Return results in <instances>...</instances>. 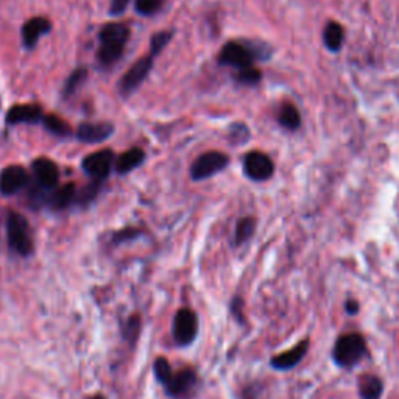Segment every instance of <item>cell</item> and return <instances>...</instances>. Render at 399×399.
<instances>
[{
	"label": "cell",
	"mask_w": 399,
	"mask_h": 399,
	"mask_svg": "<svg viewBox=\"0 0 399 399\" xmlns=\"http://www.w3.org/2000/svg\"><path fill=\"white\" fill-rule=\"evenodd\" d=\"M153 373H155V378L163 385L167 382V380L171 378V374H174V371H171V366L169 364V360L164 359V358H158L155 360V364H153Z\"/></svg>",
	"instance_id": "83f0119b"
},
{
	"label": "cell",
	"mask_w": 399,
	"mask_h": 399,
	"mask_svg": "<svg viewBox=\"0 0 399 399\" xmlns=\"http://www.w3.org/2000/svg\"><path fill=\"white\" fill-rule=\"evenodd\" d=\"M98 39H100L98 61L105 67L113 66L124 55L127 42L130 39V28L124 24L109 22L102 27L100 33H98Z\"/></svg>",
	"instance_id": "6da1fadb"
},
{
	"label": "cell",
	"mask_w": 399,
	"mask_h": 399,
	"mask_svg": "<svg viewBox=\"0 0 399 399\" xmlns=\"http://www.w3.org/2000/svg\"><path fill=\"white\" fill-rule=\"evenodd\" d=\"M52 30V24L47 17H33L28 19L22 27V42L27 48H33L41 36L47 35Z\"/></svg>",
	"instance_id": "9a60e30c"
},
{
	"label": "cell",
	"mask_w": 399,
	"mask_h": 399,
	"mask_svg": "<svg viewBox=\"0 0 399 399\" xmlns=\"http://www.w3.org/2000/svg\"><path fill=\"white\" fill-rule=\"evenodd\" d=\"M262 78V73L259 69H256V67H248V69H242V71H237V75L236 80L241 84H247V86H256L257 83L261 82Z\"/></svg>",
	"instance_id": "f1b7e54d"
},
{
	"label": "cell",
	"mask_w": 399,
	"mask_h": 399,
	"mask_svg": "<svg viewBox=\"0 0 399 399\" xmlns=\"http://www.w3.org/2000/svg\"><path fill=\"white\" fill-rule=\"evenodd\" d=\"M42 124H44V127L47 128L48 131L58 138H69L71 133H72L71 125L67 124L64 119H61L59 115L47 114V115H44V120H42Z\"/></svg>",
	"instance_id": "44dd1931"
},
{
	"label": "cell",
	"mask_w": 399,
	"mask_h": 399,
	"mask_svg": "<svg viewBox=\"0 0 399 399\" xmlns=\"http://www.w3.org/2000/svg\"><path fill=\"white\" fill-rule=\"evenodd\" d=\"M266 58L261 48L250 44V42H239L230 41L223 46L219 55V63L222 66L232 67V69L242 71L248 69V67L254 66V61L257 58Z\"/></svg>",
	"instance_id": "3957f363"
},
{
	"label": "cell",
	"mask_w": 399,
	"mask_h": 399,
	"mask_svg": "<svg viewBox=\"0 0 399 399\" xmlns=\"http://www.w3.org/2000/svg\"><path fill=\"white\" fill-rule=\"evenodd\" d=\"M230 164V158L222 151H207L195 159V163L190 167V178L194 181H201L206 178H211L219 171L225 170Z\"/></svg>",
	"instance_id": "8992f818"
},
{
	"label": "cell",
	"mask_w": 399,
	"mask_h": 399,
	"mask_svg": "<svg viewBox=\"0 0 399 399\" xmlns=\"http://www.w3.org/2000/svg\"><path fill=\"white\" fill-rule=\"evenodd\" d=\"M231 139H232V142H236L237 145L239 144H243L245 140H247L250 138V133H248V128L245 127V125H232L231 127Z\"/></svg>",
	"instance_id": "f546056e"
},
{
	"label": "cell",
	"mask_w": 399,
	"mask_h": 399,
	"mask_svg": "<svg viewBox=\"0 0 399 399\" xmlns=\"http://www.w3.org/2000/svg\"><path fill=\"white\" fill-rule=\"evenodd\" d=\"M171 38H174V32H170V30H164V32L153 35L150 41V55L158 57V55L169 46Z\"/></svg>",
	"instance_id": "d4e9b609"
},
{
	"label": "cell",
	"mask_w": 399,
	"mask_h": 399,
	"mask_svg": "<svg viewBox=\"0 0 399 399\" xmlns=\"http://www.w3.org/2000/svg\"><path fill=\"white\" fill-rule=\"evenodd\" d=\"M196 384H198V378H196L195 371L190 368H184V370L171 374V378L164 384V387L169 396L183 398L194 391Z\"/></svg>",
	"instance_id": "7c38bea8"
},
{
	"label": "cell",
	"mask_w": 399,
	"mask_h": 399,
	"mask_svg": "<svg viewBox=\"0 0 399 399\" xmlns=\"http://www.w3.org/2000/svg\"><path fill=\"white\" fill-rule=\"evenodd\" d=\"M113 164L114 151L109 149H103L86 156L82 163V167L84 174L91 176L92 181L103 183L109 176V174H111Z\"/></svg>",
	"instance_id": "ba28073f"
},
{
	"label": "cell",
	"mask_w": 399,
	"mask_h": 399,
	"mask_svg": "<svg viewBox=\"0 0 399 399\" xmlns=\"http://www.w3.org/2000/svg\"><path fill=\"white\" fill-rule=\"evenodd\" d=\"M171 334H174L176 345H192L196 334H198V315L187 308L178 310L174 318V324H171Z\"/></svg>",
	"instance_id": "5b68a950"
},
{
	"label": "cell",
	"mask_w": 399,
	"mask_h": 399,
	"mask_svg": "<svg viewBox=\"0 0 399 399\" xmlns=\"http://www.w3.org/2000/svg\"><path fill=\"white\" fill-rule=\"evenodd\" d=\"M30 186V175L22 165H8L0 171V194L11 196Z\"/></svg>",
	"instance_id": "30bf717a"
},
{
	"label": "cell",
	"mask_w": 399,
	"mask_h": 399,
	"mask_svg": "<svg viewBox=\"0 0 399 399\" xmlns=\"http://www.w3.org/2000/svg\"><path fill=\"white\" fill-rule=\"evenodd\" d=\"M92 399H106L105 396H102V395H97V396H94Z\"/></svg>",
	"instance_id": "e575fe53"
},
{
	"label": "cell",
	"mask_w": 399,
	"mask_h": 399,
	"mask_svg": "<svg viewBox=\"0 0 399 399\" xmlns=\"http://www.w3.org/2000/svg\"><path fill=\"white\" fill-rule=\"evenodd\" d=\"M86 77H88V69H84V67H78L77 71H73L64 84V89H63L64 97L72 95L73 92L77 91L78 86L84 82Z\"/></svg>",
	"instance_id": "484cf974"
},
{
	"label": "cell",
	"mask_w": 399,
	"mask_h": 399,
	"mask_svg": "<svg viewBox=\"0 0 399 399\" xmlns=\"http://www.w3.org/2000/svg\"><path fill=\"white\" fill-rule=\"evenodd\" d=\"M144 161H145L144 150L134 147V149L127 150L118 158V161H115V171H118L119 175H127L136 167H139Z\"/></svg>",
	"instance_id": "ac0fdd59"
},
{
	"label": "cell",
	"mask_w": 399,
	"mask_h": 399,
	"mask_svg": "<svg viewBox=\"0 0 399 399\" xmlns=\"http://www.w3.org/2000/svg\"><path fill=\"white\" fill-rule=\"evenodd\" d=\"M128 5H130V0H111V5H109V15L111 16L124 15Z\"/></svg>",
	"instance_id": "d6a6232c"
},
{
	"label": "cell",
	"mask_w": 399,
	"mask_h": 399,
	"mask_svg": "<svg viewBox=\"0 0 399 399\" xmlns=\"http://www.w3.org/2000/svg\"><path fill=\"white\" fill-rule=\"evenodd\" d=\"M279 124L287 128V130H297V128L301 125V115H299L298 113V109L295 108L293 105H290V103H287V105H284L281 108V111H279Z\"/></svg>",
	"instance_id": "7402d4cb"
},
{
	"label": "cell",
	"mask_w": 399,
	"mask_h": 399,
	"mask_svg": "<svg viewBox=\"0 0 399 399\" xmlns=\"http://www.w3.org/2000/svg\"><path fill=\"white\" fill-rule=\"evenodd\" d=\"M44 120V111L39 105H15L8 109L7 124H39Z\"/></svg>",
	"instance_id": "5bb4252c"
},
{
	"label": "cell",
	"mask_w": 399,
	"mask_h": 399,
	"mask_svg": "<svg viewBox=\"0 0 399 399\" xmlns=\"http://www.w3.org/2000/svg\"><path fill=\"white\" fill-rule=\"evenodd\" d=\"M153 63H155V57L153 55H145V57L139 58L130 69L127 71L124 77L120 78L119 83V92L124 97L131 95L140 84L145 82V78L149 77V73L153 69Z\"/></svg>",
	"instance_id": "52a82bcc"
},
{
	"label": "cell",
	"mask_w": 399,
	"mask_h": 399,
	"mask_svg": "<svg viewBox=\"0 0 399 399\" xmlns=\"http://www.w3.org/2000/svg\"><path fill=\"white\" fill-rule=\"evenodd\" d=\"M345 39L343 27L337 22H329L323 32V41L331 52H339Z\"/></svg>",
	"instance_id": "ffe728a7"
},
{
	"label": "cell",
	"mask_w": 399,
	"mask_h": 399,
	"mask_svg": "<svg viewBox=\"0 0 399 399\" xmlns=\"http://www.w3.org/2000/svg\"><path fill=\"white\" fill-rule=\"evenodd\" d=\"M139 329H140L139 317H131L130 320H128V323H127L124 334H125L127 339H136L138 334H139Z\"/></svg>",
	"instance_id": "1f68e13d"
},
{
	"label": "cell",
	"mask_w": 399,
	"mask_h": 399,
	"mask_svg": "<svg viewBox=\"0 0 399 399\" xmlns=\"http://www.w3.org/2000/svg\"><path fill=\"white\" fill-rule=\"evenodd\" d=\"M243 171L250 180L253 181H267L273 176L275 165L266 153L250 151L243 158Z\"/></svg>",
	"instance_id": "9c48e42d"
},
{
	"label": "cell",
	"mask_w": 399,
	"mask_h": 399,
	"mask_svg": "<svg viewBox=\"0 0 399 399\" xmlns=\"http://www.w3.org/2000/svg\"><path fill=\"white\" fill-rule=\"evenodd\" d=\"M77 192L78 189L75 184H64V186L57 187L52 192L50 198H48V205L47 207H50L52 211H63L71 207L72 205H75V198H77Z\"/></svg>",
	"instance_id": "e0dca14e"
},
{
	"label": "cell",
	"mask_w": 399,
	"mask_h": 399,
	"mask_svg": "<svg viewBox=\"0 0 399 399\" xmlns=\"http://www.w3.org/2000/svg\"><path fill=\"white\" fill-rule=\"evenodd\" d=\"M345 308H346V312L348 314H351V315H355L359 312V303L358 301H354V299H349V301L345 304Z\"/></svg>",
	"instance_id": "836d02e7"
},
{
	"label": "cell",
	"mask_w": 399,
	"mask_h": 399,
	"mask_svg": "<svg viewBox=\"0 0 399 399\" xmlns=\"http://www.w3.org/2000/svg\"><path fill=\"white\" fill-rule=\"evenodd\" d=\"M114 134V125L109 122L103 124H82L77 128V139L84 144L105 142Z\"/></svg>",
	"instance_id": "4fadbf2b"
},
{
	"label": "cell",
	"mask_w": 399,
	"mask_h": 399,
	"mask_svg": "<svg viewBox=\"0 0 399 399\" xmlns=\"http://www.w3.org/2000/svg\"><path fill=\"white\" fill-rule=\"evenodd\" d=\"M164 0H134V8L140 16H153L161 11Z\"/></svg>",
	"instance_id": "4316f807"
},
{
	"label": "cell",
	"mask_w": 399,
	"mask_h": 399,
	"mask_svg": "<svg viewBox=\"0 0 399 399\" xmlns=\"http://www.w3.org/2000/svg\"><path fill=\"white\" fill-rule=\"evenodd\" d=\"M140 236V231L136 228H127V230H122L119 232H115L114 237H113V242L114 243H122L125 241H133V239H136Z\"/></svg>",
	"instance_id": "4dcf8cb0"
},
{
	"label": "cell",
	"mask_w": 399,
	"mask_h": 399,
	"mask_svg": "<svg viewBox=\"0 0 399 399\" xmlns=\"http://www.w3.org/2000/svg\"><path fill=\"white\" fill-rule=\"evenodd\" d=\"M256 220L253 217H243L236 226L234 232V245H242L254 234Z\"/></svg>",
	"instance_id": "603a6c76"
},
{
	"label": "cell",
	"mask_w": 399,
	"mask_h": 399,
	"mask_svg": "<svg viewBox=\"0 0 399 399\" xmlns=\"http://www.w3.org/2000/svg\"><path fill=\"white\" fill-rule=\"evenodd\" d=\"M384 384L382 380L371 374H366L360 379L359 382V393L362 399H379L382 396Z\"/></svg>",
	"instance_id": "d6986e66"
},
{
	"label": "cell",
	"mask_w": 399,
	"mask_h": 399,
	"mask_svg": "<svg viewBox=\"0 0 399 399\" xmlns=\"http://www.w3.org/2000/svg\"><path fill=\"white\" fill-rule=\"evenodd\" d=\"M100 187H102V183L100 181H91V184L83 187L82 190H78L77 192V198H75V205H89L94 201L95 196L100 192Z\"/></svg>",
	"instance_id": "cb8c5ba5"
},
{
	"label": "cell",
	"mask_w": 399,
	"mask_h": 399,
	"mask_svg": "<svg viewBox=\"0 0 399 399\" xmlns=\"http://www.w3.org/2000/svg\"><path fill=\"white\" fill-rule=\"evenodd\" d=\"M32 171L35 178V184H38L39 187L53 192L59 184V169L52 159L48 158H38L35 159L32 164Z\"/></svg>",
	"instance_id": "8fae6325"
},
{
	"label": "cell",
	"mask_w": 399,
	"mask_h": 399,
	"mask_svg": "<svg viewBox=\"0 0 399 399\" xmlns=\"http://www.w3.org/2000/svg\"><path fill=\"white\" fill-rule=\"evenodd\" d=\"M366 353L365 339L360 334H346L342 335L335 342L333 358L337 365L353 366L364 358Z\"/></svg>",
	"instance_id": "277c9868"
},
{
	"label": "cell",
	"mask_w": 399,
	"mask_h": 399,
	"mask_svg": "<svg viewBox=\"0 0 399 399\" xmlns=\"http://www.w3.org/2000/svg\"><path fill=\"white\" fill-rule=\"evenodd\" d=\"M308 349H309L308 340L298 343L297 346L288 349V351L282 353L279 355H275V358L272 359V366L276 368V370H281V371L290 370V368L297 366L299 362L303 360L306 353H308Z\"/></svg>",
	"instance_id": "2e32d148"
},
{
	"label": "cell",
	"mask_w": 399,
	"mask_h": 399,
	"mask_svg": "<svg viewBox=\"0 0 399 399\" xmlns=\"http://www.w3.org/2000/svg\"><path fill=\"white\" fill-rule=\"evenodd\" d=\"M7 241L10 250L16 254L27 257L33 253V237L27 219L16 211L7 214Z\"/></svg>",
	"instance_id": "7a4b0ae2"
}]
</instances>
